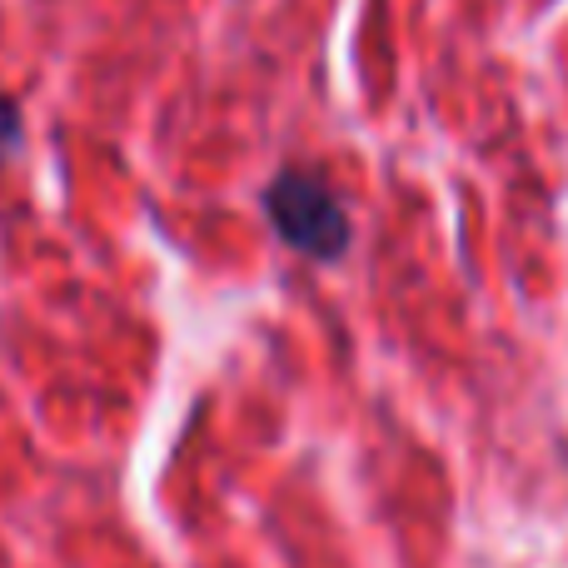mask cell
Returning a JSON list of instances; mask_svg holds the SVG:
<instances>
[{"mask_svg": "<svg viewBox=\"0 0 568 568\" xmlns=\"http://www.w3.org/2000/svg\"><path fill=\"white\" fill-rule=\"evenodd\" d=\"M270 225L280 230L284 245H294L310 260H339L349 250V215H344L339 195L320 185L314 175L284 170L275 185L265 190Z\"/></svg>", "mask_w": 568, "mask_h": 568, "instance_id": "1", "label": "cell"}, {"mask_svg": "<svg viewBox=\"0 0 568 568\" xmlns=\"http://www.w3.org/2000/svg\"><path fill=\"white\" fill-rule=\"evenodd\" d=\"M20 135H26V125H20V110H16V100H6V95H0V160H6V155H16V150H20Z\"/></svg>", "mask_w": 568, "mask_h": 568, "instance_id": "2", "label": "cell"}]
</instances>
